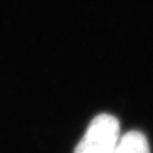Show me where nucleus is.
<instances>
[{
  "instance_id": "1",
  "label": "nucleus",
  "mask_w": 153,
  "mask_h": 153,
  "mask_svg": "<svg viewBox=\"0 0 153 153\" xmlns=\"http://www.w3.org/2000/svg\"><path fill=\"white\" fill-rule=\"evenodd\" d=\"M119 137L117 118L111 114H100L91 120L75 153H112Z\"/></svg>"
},
{
  "instance_id": "2",
  "label": "nucleus",
  "mask_w": 153,
  "mask_h": 153,
  "mask_svg": "<svg viewBox=\"0 0 153 153\" xmlns=\"http://www.w3.org/2000/svg\"><path fill=\"white\" fill-rule=\"evenodd\" d=\"M112 153H150V147L144 134L132 130L119 137Z\"/></svg>"
}]
</instances>
